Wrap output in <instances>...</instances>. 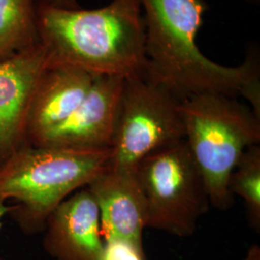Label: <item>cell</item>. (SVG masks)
I'll list each match as a JSON object with an SVG mask.
<instances>
[{
	"instance_id": "cell-1",
	"label": "cell",
	"mask_w": 260,
	"mask_h": 260,
	"mask_svg": "<svg viewBox=\"0 0 260 260\" xmlns=\"http://www.w3.org/2000/svg\"><path fill=\"white\" fill-rule=\"evenodd\" d=\"M146 26L145 76L181 101L201 93L245 99L260 117L259 52L251 49L244 62L215 63L199 49L205 0H142Z\"/></svg>"
},
{
	"instance_id": "cell-2",
	"label": "cell",
	"mask_w": 260,
	"mask_h": 260,
	"mask_svg": "<svg viewBox=\"0 0 260 260\" xmlns=\"http://www.w3.org/2000/svg\"><path fill=\"white\" fill-rule=\"evenodd\" d=\"M37 21L50 63L75 66L94 75H145L142 0H112L93 10L38 5Z\"/></svg>"
},
{
	"instance_id": "cell-3",
	"label": "cell",
	"mask_w": 260,
	"mask_h": 260,
	"mask_svg": "<svg viewBox=\"0 0 260 260\" xmlns=\"http://www.w3.org/2000/svg\"><path fill=\"white\" fill-rule=\"evenodd\" d=\"M112 149H70L26 145L0 165V201L23 233L45 230L47 219L73 193L109 165Z\"/></svg>"
},
{
	"instance_id": "cell-4",
	"label": "cell",
	"mask_w": 260,
	"mask_h": 260,
	"mask_svg": "<svg viewBox=\"0 0 260 260\" xmlns=\"http://www.w3.org/2000/svg\"><path fill=\"white\" fill-rule=\"evenodd\" d=\"M186 144L200 169L210 205L228 210L234 197L229 179L244 150L260 142V117L250 105L222 93L182 101Z\"/></svg>"
},
{
	"instance_id": "cell-5",
	"label": "cell",
	"mask_w": 260,
	"mask_h": 260,
	"mask_svg": "<svg viewBox=\"0 0 260 260\" xmlns=\"http://www.w3.org/2000/svg\"><path fill=\"white\" fill-rule=\"evenodd\" d=\"M135 171L147 205V228L178 237L194 234L210 202L185 140L151 152Z\"/></svg>"
},
{
	"instance_id": "cell-6",
	"label": "cell",
	"mask_w": 260,
	"mask_h": 260,
	"mask_svg": "<svg viewBox=\"0 0 260 260\" xmlns=\"http://www.w3.org/2000/svg\"><path fill=\"white\" fill-rule=\"evenodd\" d=\"M181 103L145 75L124 78L108 167L134 171L151 152L184 140Z\"/></svg>"
},
{
	"instance_id": "cell-7",
	"label": "cell",
	"mask_w": 260,
	"mask_h": 260,
	"mask_svg": "<svg viewBox=\"0 0 260 260\" xmlns=\"http://www.w3.org/2000/svg\"><path fill=\"white\" fill-rule=\"evenodd\" d=\"M123 80L120 76L96 75L75 111L29 145L70 149L111 148Z\"/></svg>"
},
{
	"instance_id": "cell-8",
	"label": "cell",
	"mask_w": 260,
	"mask_h": 260,
	"mask_svg": "<svg viewBox=\"0 0 260 260\" xmlns=\"http://www.w3.org/2000/svg\"><path fill=\"white\" fill-rule=\"evenodd\" d=\"M48 64L41 43L0 61V165L28 145L30 105Z\"/></svg>"
},
{
	"instance_id": "cell-9",
	"label": "cell",
	"mask_w": 260,
	"mask_h": 260,
	"mask_svg": "<svg viewBox=\"0 0 260 260\" xmlns=\"http://www.w3.org/2000/svg\"><path fill=\"white\" fill-rule=\"evenodd\" d=\"M98 205L103 240L143 247L147 205L136 171L107 167L86 187Z\"/></svg>"
},
{
	"instance_id": "cell-10",
	"label": "cell",
	"mask_w": 260,
	"mask_h": 260,
	"mask_svg": "<svg viewBox=\"0 0 260 260\" xmlns=\"http://www.w3.org/2000/svg\"><path fill=\"white\" fill-rule=\"evenodd\" d=\"M44 231V248L54 259H102L104 240L100 210L87 188L58 205Z\"/></svg>"
},
{
	"instance_id": "cell-11",
	"label": "cell",
	"mask_w": 260,
	"mask_h": 260,
	"mask_svg": "<svg viewBox=\"0 0 260 260\" xmlns=\"http://www.w3.org/2000/svg\"><path fill=\"white\" fill-rule=\"evenodd\" d=\"M95 77L75 66L49 62L30 105L28 144L67 120L83 102Z\"/></svg>"
},
{
	"instance_id": "cell-12",
	"label": "cell",
	"mask_w": 260,
	"mask_h": 260,
	"mask_svg": "<svg viewBox=\"0 0 260 260\" xmlns=\"http://www.w3.org/2000/svg\"><path fill=\"white\" fill-rule=\"evenodd\" d=\"M37 0H0V61L40 43Z\"/></svg>"
},
{
	"instance_id": "cell-13",
	"label": "cell",
	"mask_w": 260,
	"mask_h": 260,
	"mask_svg": "<svg viewBox=\"0 0 260 260\" xmlns=\"http://www.w3.org/2000/svg\"><path fill=\"white\" fill-rule=\"evenodd\" d=\"M229 191L244 201L247 219L252 230L260 232V147L244 150L229 179Z\"/></svg>"
},
{
	"instance_id": "cell-14",
	"label": "cell",
	"mask_w": 260,
	"mask_h": 260,
	"mask_svg": "<svg viewBox=\"0 0 260 260\" xmlns=\"http://www.w3.org/2000/svg\"><path fill=\"white\" fill-rule=\"evenodd\" d=\"M101 260H146L142 246L123 240H106Z\"/></svg>"
},
{
	"instance_id": "cell-15",
	"label": "cell",
	"mask_w": 260,
	"mask_h": 260,
	"mask_svg": "<svg viewBox=\"0 0 260 260\" xmlns=\"http://www.w3.org/2000/svg\"><path fill=\"white\" fill-rule=\"evenodd\" d=\"M37 4L64 9L79 8V5L76 0H37Z\"/></svg>"
},
{
	"instance_id": "cell-16",
	"label": "cell",
	"mask_w": 260,
	"mask_h": 260,
	"mask_svg": "<svg viewBox=\"0 0 260 260\" xmlns=\"http://www.w3.org/2000/svg\"><path fill=\"white\" fill-rule=\"evenodd\" d=\"M243 260H260L259 246L256 244L251 246Z\"/></svg>"
},
{
	"instance_id": "cell-17",
	"label": "cell",
	"mask_w": 260,
	"mask_h": 260,
	"mask_svg": "<svg viewBox=\"0 0 260 260\" xmlns=\"http://www.w3.org/2000/svg\"><path fill=\"white\" fill-rule=\"evenodd\" d=\"M10 211H11V205H7L6 202L0 201V230H1V226H2V220H3L4 216L9 214ZM0 260L3 259L0 258Z\"/></svg>"
},
{
	"instance_id": "cell-18",
	"label": "cell",
	"mask_w": 260,
	"mask_h": 260,
	"mask_svg": "<svg viewBox=\"0 0 260 260\" xmlns=\"http://www.w3.org/2000/svg\"><path fill=\"white\" fill-rule=\"evenodd\" d=\"M248 2H251V3H257L259 0H246Z\"/></svg>"
}]
</instances>
